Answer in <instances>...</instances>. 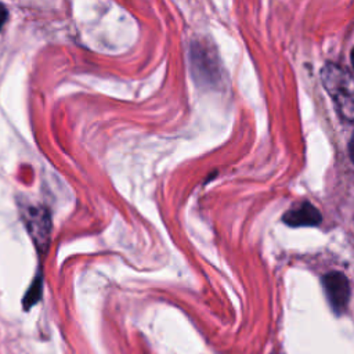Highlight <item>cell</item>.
Instances as JSON below:
<instances>
[{"label": "cell", "instance_id": "1", "mask_svg": "<svg viewBox=\"0 0 354 354\" xmlns=\"http://www.w3.org/2000/svg\"><path fill=\"white\" fill-rule=\"evenodd\" d=\"M321 80L342 119L354 123V76L346 68L326 64L321 69Z\"/></svg>", "mask_w": 354, "mask_h": 354}, {"label": "cell", "instance_id": "2", "mask_svg": "<svg viewBox=\"0 0 354 354\" xmlns=\"http://www.w3.org/2000/svg\"><path fill=\"white\" fill-rule=\"evenodd\" d=\"M24 220L37 249L46 252L51 231V218L47 209L41 206H28L24 210Z\"/></svg>", "mask_w": 354, "mask_h": 354}, {"label": "cell", "instance_id": "3", "mask_svg": "<svg viewBox=\"0 0 354 354\" xmlns=\"http://www.w3.org/2000/svg\"><path fill=\"white\" fill-rule=\"evenodd\" d=\"M322 283L333 311L337 314L344 311L350 299V285L346 275L339 271L328 272L324 275Z\"/></svg>", "mask_w": 354, "mask_h": 354}, {"label": "cell", "instance_id": "4", "mask_svg": "<svg viewBox=\"0 0 354 354\" xmlns=\"http://www.w3.org/2000/svg\"><path fill=\"white\" fill-rule=\"evenodd\" d=\"M191 65L195 79L202 82H210L216 77V61L210 54V50L203 43H195L191 48Z\"/></svg>", "mask_w": 354, "mask_h": 354}, {"label": "cell", "instance_id": "5", "mask_svg": "<svg viewBox=\"0 0 354 354\" xmlns=\"http://www.w3.org/2000/svg\"><path fill=\"white\" fill-rule=\"evenodd\" d=\"M321 220L319 212L310 202H300L283 214V223L290 227H314Z\"/></svg>", "mask_w": 354, "mask_h": 354}, {"label": "cell", "instance_id": "6", "mask_svg": "<svg viewBox=\"0 0 354 354\" xmlns=\"http://www.w3.org/2000/svg\"><path fill=\"white\" fill-rule=\"evenodd\" d=\"M40 293H41V277H37L24 297V307L29 308L30 306H33L40 299Z\"/></svg>", "mask_w": 354, "mask_h": 354}, {"label": "cell", "instance_id": "7", "mask_svg": "<svg viewBox=\"0 0 354 354\" xmlns=\"http://www.w3.org/2000/svg\"><path fill=\"white\" fill-rule=\"evenodd\" d=\"M7 17H8V10H7V7H6L4 4L0 3V29H1V26L4 25Z\"/></svg>", "mask_w": 354, "mask_h": 354}, {"label": "cell", "instance_id": "8", "mask_svg": "<svg viewBox=\"0 0 354 354\" xmlns=\"http://www.w3.org/2000/svg\"><path fill=\"white\" fill-rule=\"evenodd\" d=\"M348 152H350V158H351V160L354 163V134H353V137L350 140V144H348Z\"/></svg>", "mask_w": 354, "mask_h": 354}, {"label": "cell", "instance_id": "9", "mask_svg": "<svg viewBox=\"0 0 354 354\" xmlns=\"http://www.w3.org/2000/svg\"><path fill=\"white\" fill-rule=\"evenodd\" d=\"M351 62H353V66H354V50H353V53H351Z\"/></svg>", "mask_w": 354, "mask_h": 354}]
</instances>
